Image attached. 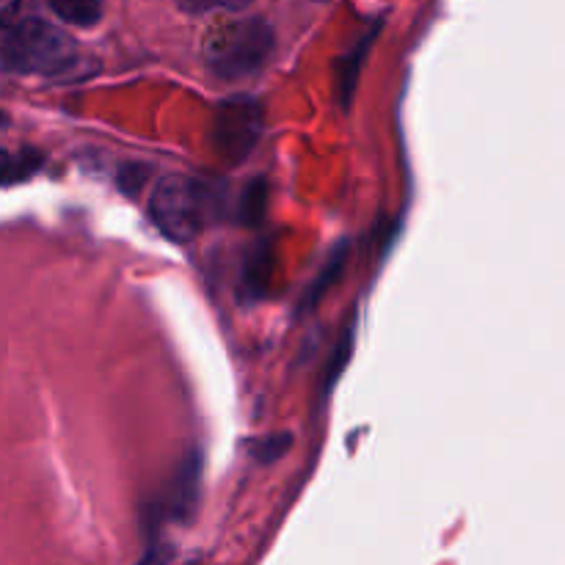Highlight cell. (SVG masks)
Segmentation results:
<instances>
[{"instance_id": "cell-1", "label": "cell", "mask_w": 565, "mask_h": 565, "mask_svg": "<svg viewBox=\"0 0 565 565\" xmlns=\"http://www.w3.org/2000/svg\"><path fill=\"white\" fill-rule=\"evenodd\" d=\"M77 58L75 39L39 17H25L3 28L0 64L11 75H64Z\"/></svg>"}, {"instance_id": "cell-2", "label": "cell", "mask_w": 565, "mask_h": 565, "mask_svg": "<svg viewBox=\"0 0 565 565\" xmlns=\"http://www.w3.org/2000/svg\"><path fill=\"white\" fill-rule=\"evenodd\" d=\"M276 47L274 28L263 17L221 22L207 31L202 42V58L221 81H243L268 64Z\"/></svg>"}, {"instance_id": "cell-3", "label": "cell", "mask_w": 565, "mask_h": 565, "mask_svg": "<svg viewBox=\"0 0 565 565\" xmlns=\"http://www.w3.org/2000/svg\"><path fill=\"white\" fill-rule=\"evenodd\" d=\"M149 218L171 243L196 241L213 218V191L188 174H163L149 193Z\"/></svg>"}, {"instance_id": "cell-4", "label": "cell", "mask_w": 565, "mask_h": 565, "mask_svg": "<svg viewBox=\"0 0 565 565\" xmlns=\"http://www.w3.org/2000/svg\"><path fill=\"white\" fill-rule=\"evenodd\" d=\"M265 130V108L259 99L248 94H235V97L218 103L210 125V141H213L218 158L230 163H241L252 154Z\"/></svg>"}, {"instance_id": "cell-5", "label": "cell", "mask_w": 565, "mask_h": 565, "mask_svg": "<svg viewBox=\"0 0 565 565\" xmlns=\"http://www.w3.org/2000/svg\"><path fill=\"white\" fill-rule=\"evenodd\" d=\"M50 11L61 22L75 28H94L103 20V0H47Z\"/></svg>"}, {"instance_id": "cell-6", "label": "cell", "mask_w": 565, "mask_h": 565, "mask_svg": "<svg viewBox=\"0 0 565 565\" xmlns=\"http://www.w3.org/2000/svg\"><path fill=\"white\" fill-rule=\"evenodd\" d=\"M268 188H265L263 180H252L246 185V193H243L241 202V218L246 224H257L259 218L265 215V202H268Z\"/></svg>"}, {"instance_id": "cell-7", "label": "cell", "mask_w": 565, "mask_h": 565, "mask_svg": "<svg viewBox=\"0 0 565 565\" xmlns=\"http://www.w3.org/2000/svg\"><path fill=\"white\" fill-rule=\"evenodd\" d=\"M254 0H177L185 14H213V11H243L248 9Z\"/></svg>"}, {"instance_id": "cell-8", "label": "cell", "mask_w": 565, "mask_h": 565, "mask_svg": "<svg viewBox=\"0 0 565 565\" xmlns=\"http://www.w3.org/2000/svg\"><path fill=\"white\" fill-rule=\"evenodd\" d=\"M342 259H345V246H340V248H337L334 259H329V265H326V270H323V274H320L318 279H315V285L309 287L307 298H303V303H301L303 309H307L309 303H315V301H318V298L323 296L326 290H329V285H331V281H334L337 276H340V270H342Z\"/></svg>"}, {"instance_id": "cell-9", "label": "cell", "mask_w": 565, "mask_h": 565, "mask_svg": "<svg viewBox=\"0 0 565 565\" xmlns=\"http://www.w3.org/2000/svg\"><path fill=\"white\" fill-rule=\"evenodd\" d=\"M292 445V436L290 434H276V436H268V439H257L252 447H248V452H252L257 461H276L279 456H285L287 450H290Z\"/></svg>"}, {"instance_id": "cell-10", "label": "cell", "mask_w": 565, "mask_h": 565, "mask_svg": "<svg viewBox=\"0 0 565 565\" xmlns=\"http://www.w3.org/2000/svg\"><path fill=\"white\" fill-rule=\"evenodd\" d=\"M39 166V158L31 152H22V154H14V152H6V163H3V174H6V185H11V182L22 180V177H31V171Z\"/></svg>"}, {"instance_id": "cell-11", "label": "cell", "mask_w": 565, "mask_h": 565, "mask_svg": "<svg viewBox=\"0 0 565 565\" xmlns=\"http://www.w3.org/2000/svg\"><path fill=\"white\" fill-rule=\"evenodd\" d=\"M147 177H149L147 166L125 163L119 169V177H116V182H119V188L127 193V196H136V193L141 191V185H143V180H147Z\"/></svg>"}, {"instance_id": "cell-12", "label": "cell", "mask_w": 565, "mask_h": 565, "mask_svg": "<svg viewBox=\"0 0 565 565\" xmlns=\"http://www.w3.org/2000/svg\"><path fill=\"white\" fill-rule=\"evenodd\" d=\"M348 356H351V329H348L345 334H342L340 345H337V362H334V364H329V375H326V386L334 384L337 375H340V370L345 367Z\"/></svg>"}, {"instance_id": "cell-13", "label": "cell", "mask_w": 565, "mask_h": 565, "mask_svg": "<svg viewBox=\"0 0 565 565\" xmlns=\"http://www.w3.org/2000/svg\"><path fill=\"white\" fill-rule=\"evenodd\" d=\"M17 9H20V0H0V14H3V28L17 22Z\"/></svg>"}, {"instance_id": "cell-14", "label": "cell", "mask_w": 565, "mask_h": 565, "mask_svg": "<svg viewBox=\"0 0 565 565\" xmlns=\"http://www.w3.org/2000/svg\"><path fill=\"white\" fill-rule=\"evenodd\" d=\"M318 3H326V0H318Z\"/></svg>"}]
</instances>
